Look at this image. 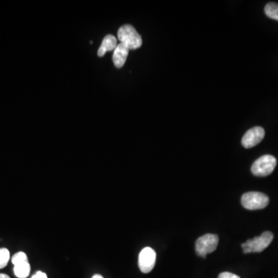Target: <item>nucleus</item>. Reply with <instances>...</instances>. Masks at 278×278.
I'll list each match as a JSON object with an SVG mask.
<instances>
[{
	"label": "nucleus",
	"mask_w": 278,
	"mask_h": 278,
	"mask_svg": "<svg viewBox=\"0 0 278 278\" xmlns=\"http://www.w3.org/2000/svg\"><path fill=\"white\" fill-rule=\"evenodd\" d=\"M118 38L121 43L127 46L129 50H136L143 45V39L131 25L126 24L121 26L118 32Z\"/></svg>",
	"instance_id": "obj_1"
},
{
	"label": "nucleus",
	"mask_w": 278,
	"mask_h": 278,
	"mask_svg": "<svg viewBox=\"0 0 278 278\" xmlns=\"http://www.w3.org/2000/svg\"><path fill=\"white\" fill-rule=\"evenodd\" d=\"M273 240V235L271 232H264L259 237L249 239L241 245L244 254L251 253H261L266 248L268 247Z\"/></svg>",
	"instance_id": "obj_2"
},
{
	"label": "nucleus",
	"mask_w": 278,
	"mask_h": 278,
	"mask_svg": "<svg viewBox=\"0 0 278 278\" xmlns=\"http://www.w3.org/2000/svg\"><path fill=\"white\" fill-rule=\"evenodd\" d=\"M276 165V159L270 155H263L254 161L251 166V172L254 176L264 177L273 173Z\"/></svg>",
	"instance_id": "obj_3"
},
{
	"label": "nucleus",
	"mask_w": 278,
	"mask_h": 278,
	"mask_svg": "<svg viewBox=\"0 0 278 278\" xmlns=\"http://www.w3.org/2000/svg\"><path fill=\"white\" fill-rule=\"evenodd\" d=\"M269 197L260 192H246L242 196L241 203L246 210H262L269 204Z\"/></svg>",
	"instance_id": "obj_4"
},
{
	"label": "nucleus",
	"mask_w": 278,
	"mask_h": 278,
	"mask_svg": "<svg viewBox=\"0 0 278 278\" xmlns=\"http://www.w3.org/2000/svg\"><path fill=\"white\" fill-rule=\"evenodd\" d=\"M219 243V237L216 234H206L196 242V252L198 256L206 258V255L216 251Z\"/></svg>",
	"instance_id": "obj_5"
},
{
	"label": "nucleus",
	"mask_w": 278,
	"mask_h": 278,
	"mask_svg": "<svg viewBox=\"0 0 278 278\" xmlns=\"http://www.w3.org/2000/svg\"><path fill=\"white\" fill-rule=\"evenodd\" d=\"M155 261L156 253L152 248L145 247L139 254L138 267L143 273H150L155 267Z\"/></svg>",
	"instance_id": "obj_6"
},
{
	"label": "nucleus",
	"mask_w": 278,
	"mask_h": 278,
	"mask_svg": "<svg viewBox=\"0 0 278 278\" xmlns=\"http://www.w3.org/2000/svg\"><path fill=\"white\" fill-rule=\"evenodd\" d=\"M264 136L265 131L264 128L259 126L254 127L245 133L242 138V145L246 149H251L261 143Z\"/></svg>",
	"instance_id": "obj_7"
},
{
	"label": "nucleus",
	"mask_w": 278,
	"mask_h": 278,
	"mask_svg": "<svg viewBox=\"0 0 278 278\" xmlns=\"http://www.w3.org/2000/svg\"><path fill=\"white\" fill-rule=\"evenodd\" d=\"M129 50V49L122 43L118 45L113 53V62L115 67L117 68H122L125 65Z\"/></svg>",
	"instance_id": "obj_8"
},
{
	"label": "nucleus",
	"mask_w": 278,
	"mask_h": 278,
	"mask_svg": "<svg viewBox=\"0 0 278 278\" xmlns=\"http://www.w3.org/2000/svg\"><path fill=\"white\" fill-rule=\"evenodd\" d=\"M118 46V40L115 36L109 35L106 36L103 40L102 43H101V46H100L99 50L98 51V57L101 58V57L104 56L107 51H112V50H115V48Z\"/></svg>",
	"instance_id": "obj_9"
},
{
	"label": "nucleus",
	"mask_w": 278,
	"mask_h": 278,
	"mask_svg": "<svg viewBox=\"0 0 278 278\" xmlns=\"http://www.w3.org/2000/svg\"><path fill=\"white\" fill-rule=\"evenodd\" d=\"M31 273V265L28 261L14 265V273L18 278H26Z\"/></svg>",
	"instance_id": "obj_10"
},
{
	"label": "nucleus",
	"mask_w": 278,
	"mask_h": 278,
	"mask_svg": "<svg viewBox=\"0 0 278 278\" xmlns=\"http://www.w3.org/2000/svg\"><path fill=\"white\" fill-rule=\"evenodd\" d=\"M264 12L269 18L278 21V4L269 3L266 5Z\"/></svg>",
	"instance_id": "obj_11"
},
{
	"label": "nucleus",
	"mask_w": 278,
	"mask_h": 278,
	"mask_svg": "<svg viewBox=\"0 0 278 278\" xmlns=\"http://www.w3.org/2000/svg\"><path fill=\"white\" fill-rule=\"evenodd\" d=\"M10 251L7 248H0V269L4 268L10 261Z\"/></svg>",
	"instance_id": "obj_12"
},
{
	"label": "nucleus",
	"mask_w": 278,
	"mask_h": 278,
	"mask_svg": "<svg viewBox=\"0 0 278 278\" xmlns=\"http://www.w3.org/2000/svg\"><path fill=\"white\" fill-rule=\"evenodd\" d=\"M28 261L27 255L24 252L16 253L12 258V263L14 265L20 264V263Z\"/></svg>",
	"instance_id": "obj_13"
},
{
	"label": "nucleus",
	"mask_w": 278,
	"mask_h": 278,
	"mask_svg": "<svg viewBox=\"0 0 278 278\" xmlns=\"http://www.w3.org/2000/svg\"><path fill=\"white\" fill-rule=\"evenodd\" d=\"M218 278H240L238 275L230 273V272H223L218 276Z\"/></svg>",
	"instance_id": "obj_14"
},
{
	"label": "nucleus",
	"mask_w": 278,
	"mask_h": 278,
	"mask_svg": "<svg viewBox=\"0 0 278 278\" xmlns=\"http://www.w3.org/2000/svg\"><path fill=\"white\" fill-rule=\"evenodd\" d=\"M32 278H47V275L46 273H43L42 271H37L34 276H32Z\"/></svg>",
	"instance_id": "obj_15"
},
{
	"label": "nucleus",
	"mask_w": 278,
	"mask_h": 278,
	"mask_svg": "<svg viewBox=\"0 0 278 278\" xmlns=\"http://www.w3.org/2000/svg\"><path fill=\"white\" fill-rule=\"evenodd\" d=\"M0 278H10V276L5 273H0Z\"/></svg>",
	"instance_id": "obj_16"
},
{
	"label": "nucleus",
	"mask_w": 278,
	"mask_h": 278,
	"mask_svg": "<svg viewBox=\"0 0 278 278\" xmlns=\"http://www.w3.org/2000/svg\"><path fill=\"white\" fill-rule=\"evenodd\" d=\"M91 278H104V277H103V276H101V275L95 274V275H94V276H93Z\"/></svg>",
	"instance_id": "obj_17"
}]
</instances>
